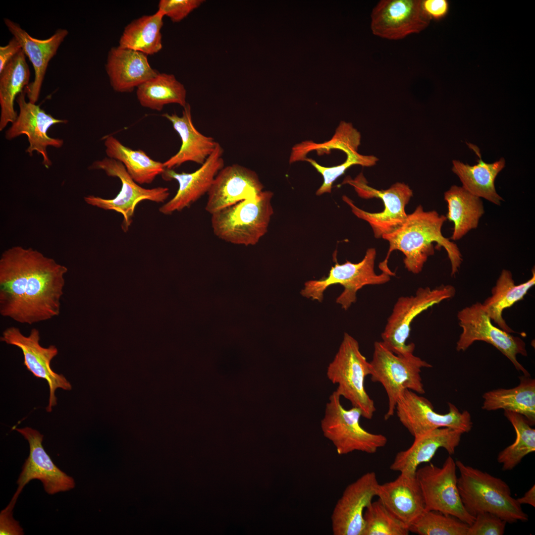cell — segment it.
<instances>
[{
    "label": "cell",
    "mask_w": 535,
    "mask_h": 535,
    "mask_svg": "<svg viewBox=\"0 0 535 535\" xmlns=\"http://www.w3.org/2000/svg\"><path fill=\"white\" fill-rule=\"evenodd\" d=\"M456 462L449 455L441 467L430 463L417 469L415 476L423 496L425 510L457 517L471 525L475 517L466 510L458 486Z\"/></svg>",
    "instance_id": "obj_13"
},
{
    "label": "cell",
    "mask_w": 535,
    "mask_h": 535,
    "mask_svg": "<svg viewBox=\"0 0 535 535\" xmlns=\"http://www.w3.org/2000/svg\"><path fill=\"white\" fill-rule=\"evenodd\" d=\"M463 433L460 430L441 428L415 437L409 448L396 454L390 469L415 475L418 466L429 462L438 449H445L449 455L454 454Z\"/></svg>",
    "instance_id": "obj_23"
},
{
    "label": "cell",
    "mask_w": 535,
    "mask_h": 535,
    "mask_svg": "<svg viewBox=\"0 0 535 535\" xmlns=\"http://www.w3.org/2000/svg\"><path fill=\"white\" fill-rule=\"evenodd\" d=\"M21 50L20 44L14 37L10 40L7 45L0 47V72Z\"/></svg>",
    "instance_id": "obj_43"
},
{
    "label": "cell",
    "mask_w": 535,
    "mask_h": 535,
    "mask_svg": "<svg viewBox=\"0 0 535 535\" xmlns=\"http://www.w3.org/2000/svg\"><path fill=\"white\" fill-rule=\"evenodd\" d=\"M363 535H408L405 524L394 516L378 499L372 501L364 513Z\"/></svg>",
    "instance_id": "obj_37"
},
{
    "label": "cell",
    "mask_w": 535,
    "mask_h": 535,
    "mask_svg": "<svg viewBox=\"0 0 535 535\" xmlns=\"http://www.w3.org/2000/svg\"><path fill=\"white\" fill-rule=\"evenodd\" d=\"M448 404L449 412L439 414L428 399L405 389L397 402L395 411L401 423L414 438L441 428L469 432L473 427L470 413L467 410L460 412L454 404Z\"/></svg>",
    "instance_id": "obj_14"
},
{
    "label": "cell",
    "mask_w": 535,
    "mask_h": 535,
    "mask_svg": "<svg viewBox=\"0 0 535 535\" xmlns=\"http://www.w3.org/2000/svg\"><path fill=\"white\" fill-rule=\"evenodd\" d=\"M256 173L239 164L223 167L215 177L208 192L205 210L212 214L253 197L263 191Z\"/></svg>",
    "instance_id": "obj_21"
},
{
    "label": "cell",
    "mask_w": 535,
    "mask_h": 535,
    "mask_svg": "<svg viewBox=\"0 0 535 535\" xmlns=\"http://www.w3.org/2000/svg\"><path fill=\"white\" fill-rule=\"evenodd\" d=\"M273 193L262 191L258 194L223 209L212 214L214 235L231 244L256 245L268 231L273 210Z\"/></svg>",
    "instance_id": "obj_4"
},
{
    "label": "cell",
    "mask_w": 535,
    "mask_h": 535,
    "mask_svg": "<svg viewBox=\"0 0 535 535\" xmlns=\"http://www.w3.org/2000/svg\"><path fill=\"white\" fill-rule=\"evenodd\" d=\"M535 284L534 268L532 269L531 278L518 285L515 284L511 272L506 269H502L491 289V295L482 303L491 321L503 330L510 333L514 332L503 318V312L522 300Z\"/></svg>",
    "instance_id": "obj_31"
},
{
    "label": "cell",
    "mask_w": 535,
    "mask_h": 535,
    "mask_svg": "<svg viewBox=\"0 0 535 535\" xmlns=\"http://www.w3.org/2000/svg\"><path fill=\"white\" fill-rule=\"evenodd\" d=\"M520 383L510 389H496L484 393L482 408L486 411L503 409L523 415L529 425L535 424V380L519 377Z\"/></svg>",
    "instance_id": "obj_28"
},
{
    "label": "cell",
    "mask_w": 535,
    "mask_h": 535,
    "mask_svg": "<svg viewBox=\"0 0 535 535\" xmlns=\"http://www.w3.org/2000/svg\"><path fill=\"white\" fill-rule=\"evenodd\" d=\"M164 16L158 10L153 14L133 20L125 27L118 46L147 55L158 53L162 48L161 29Z\"/></svg>",
    "instance_id": "obj_33"
},
{
    "label": "cell",
    "mask_w": 535,
    "mask_h": 535,
    "mask_svg": "<svg viewBox=\"0 0 535 535\" xmlns=\"http://www.w3.org/2000/svg\"><path fill=\"white\" fill-rule=\"evenodd\" d=\"M422 9L428 19L439 21L445 18L449 10L447 0H421Z\"/></svg>",
    "instance_id": "obj_41"
},
{
    "label": "cell",
    "mask_w": 535,
    "mask_h": 535,
    "mask_svg": "<svg viewBox=\"0 0 535 535\" xmlns=\"http://www.w3.org/2000/svg\"><path fill=\"white\" fill-rule=\"evenodd\" d=\"M340 398L335 390L330 394L321 421L324 436L333 443L337 453L342 455L358 451L374 454L385 446L386 437L363 428L360 424L361 410L355 407L346 410L341 404Z\"/></svg>",
    "instance_id": "obj_7"
},
{
    "label": "cell",
    "mask_w": 535,
    "mask_h": 535,
    "mask_svg": "<svg viewBox=\"0 0 535 535\" xmlns=\"http://www.w3.org/2000/svg\"><path fill=\"white\" fill-rule=\"evenodd\" d=\"M30 71L22 50L0 72V131L13 123L18 114L14 101L29 84Z\"/></svg>",
    "instance_id": "obj_29"
},
{
    "label": "cell",
    "mask_w": 535,
    "mask_h": 535,
    "mask_svg": "<svg viewBox=\"0 0 535 535\" xmlns=\"http://www.w3.org/2000/svg\"><path fill=\"white\" fill-rule=\"evenodd\" d=\"M370 374V364L360 350L358 341L345 332L326 371L328 379L337 384L335 390L361 410L362 417L370 420L376 410L374 403L365 388L366 377Z\"/></svg>",
    "instance_id": "obj_6"
},
{
    "label": "cell",
    "mask_w": 535,
    "mask_h": 535,
    "mask_svg": "<svg viewBox=\"0 0 535 535\" xmlns=\"http://www.w3.org/2000/svg\"><path fill=\"white\" fill-rule=\"evenodd\" d=\"M479 157L478 163L471 166L459 160H453L452 170L459 178L462 187L473 195L482 198L497 206H500L503 198L497 193L495 179L505 166V161L501 158L492 163L484 162L481 158L479 149L475 145L468 144Z\"/></svg>",
    "instance_id": "obj_27"
},
{
    "label": "cell",
    "mask_w": 535,
    "mask_h": 535,
    "mask_svg": "<svg viewBox=\"0 0 535 535\" xmlns=\"http://www.w3.org/2000/svg\"><path fill=\"white\" fill-rule=\"evenodd\" d=\"M203 0H160L158 10L173 22H179L199 7Z\"/></svg>",
    "instance_id": "obj_39"
},
{
    "label": "cell",
    "mask_w": 535,
    "mask_h": 535,
    "mask_svg": "<svg viewBox=\"0 0 535 535\" xmlns=\"http://www.w3.org/2000/svg\"><path fill=\"white\" fill-rule=\"evenodd\" d=\"M376 252L374 248L368 249L363 259L358 263L347 261L339 264L336 262L331 267L328 275L319 280H309L305 283L301 295L308 299L321 302L323 293L330 286L339 284L344 290L336 298V302L341 308L348 310L357 300V293L368 285H381L390 280V276L385 273L376 274L374 270Z\"/></svg>",
    "instance_id": "obj_9"
},
{
    "label": "cell",
    "mask_w": 535,
    "mask_h": 535,
    "mask_svg": "<svg viewBox=\"0 0 535 535\" xmlns=\"http://www.w3.org/2000/svg\"><path fill=\"white\" fill-rule=\"evenodd\" d=\"M504 414L514 427L516 437L513 443L499 453L497 460L502 465L503 471H510L535 451V429L520 414L505 410Z\"/></svg>",
    "instance_id": "obj_35"
},
{
    "label": "cell",
    "mask_w": 535,
    "mask_h": 535,
    "mask_svg": "<svg viewBox=\"0 0 535 535\" xmlns=\"http://www.w3.org/2000/svg\"><path fill=\"white\" fill-rule=\"evenodd\" d=\"M507 522L488 512L478 514L469 526L467 535H502Z\"/></svg>",
    "instance_id": "obj_38"
},
{
    "label": "cell",
    "mask_w": 535,
    "mask_h": 535,
    "mask_svg": "<svg viewBox=\"0 0 535 535\" xmlns=\"http://www.w3.org/2000/svg\"><path fill=\"white\" fill-rule=\"evenodd\" d=\"M89 169L102 170L108 176L117 177L120 180V191L113 199L89 195L84 199L88 205L121 214L123 217L121 227L125 232L133 221L135 209L139 203L145 200L163 203L169 196L167 187L147 189L141 187L131 178L122 163L108 157L94 161Z\"/></svg>",
    "instance_id": "obj_12"
},
{
    "label": "cell",
    "mask_w": 535,
    "mask_h": 535,
    "mask_svg": "<svg viewBox=\"0 0 535 535\" xmlns=\"http://www.w3.org/2000/svg\"><path fill=\"white\" fill-rule=\"evenodd\" d=\"M457 319L462 331L457 342V351H465L477 341L485 342L500 351L517 371L530 376L517 359L519 354L527 356L525 342L520 337L494 326L482 303L477 302L459 311Z\"/></svg>",
    "instance_id": "obj_11"
},
{
    "label": "cell",
    "mask_w": 535,
    "mask_h": 535,
    "mask_svg": "<svg viewBox=\"0 0 535 535\" xmlns=\"http://www.w3.org/2000/svg\"><path fill=\"white\" fill-rule=\"evenodd\" d=\"M104 145L107 157L122 163L138 184L151 183L164 170L163 162L153 160L142 150H134L123 145L113 136L105 138Z\"/></svg>",
    "instance_id": "obj_32"
},
{
    "label": "cell",
    "mask_w": 535,
    "mask_h": 535,
    "mask_svg": "<svg viewBox=\"0 0 535 535\" xmlns=\"http://www.w3.org/2000/svg\"><path fill=\"white\" fill-rule=\"evenodd\" d=\"M379 484L375 473L370 472L347 485L331 514L334 535H363L364 513L377 495Z\"/></svg>",
    "instance_id": "obj_19"
},
{
    "label": "cell",
    "mask_w": 535,
    "mask_h": 535,
    "mask_svg": "<svg viewBox=\"0 0 535 535\" xmlns=\"http://www.w3.org/2000/svg\"><path fill=\"white\" fill-rule=\"evenodd\" d=\"M455 293L453 286L441 285L433 289L420 287L414 295L399 297L381 333L382 342L397 355L407 357L414 354V343H406L412 321L428 308L454 297Z\"/></svg>",
    "instance_id": "obj_8"
},
{
    "label": "cell",
    "mask_w": 535,
    "mask_h": 535,
    "mask_svg": "<svg viewBox=\"0 0 535 535\" xmlns=\"http://www.w3.org/2000/svg\"><path fill=\"white\" fill-rule=\"evenodd\" d=\"M1 342L16 346L22 351L24 356L23 364L27 370L36 377L47 381L49 387V404L46 409L48 412L57 404L55 391L57 388L70 390V383L62 374L54 372L51 367L52 360L58 354L57 347L51 345L44 347L40 344V333L36 328H32L28 335H24L15 326L5 328L0 337Z\"/></svg>",
    "instance_id": "obj_15"
},
{
    "label": "cell",
    "mask_w": 535,
    "mask_h": 535,
    "mask_svg": "<svg viewBox=\"0 0 535 535\" xmlns=\"http://www.w3.org/2000/svg\"><path fill=\"white\" fill-rule=\"evenodd\" d=\"M455 462L459 472L457 486L461 500L470 515L475 517L488 512L510 524L528 520V515L512 496L505 482L461 461Z\"/></svg>",
    "instance_id": "obj_3"
},
{
    "label": "cell",
    "mask_w": 535,
    "mask_h": 535,
    "mask_svg": "<svg viewBox=\"0 0 535 535\" xmlns=\"http://www.w3.org/2000/svg\"><path fill=\"white\" fill-rule=\"evenodd\" d=\"M67 271L32 248L5 250L0 258V314L30 325L58 316Z\"/></svg>",
    "instance_id": "obj_1"
},
{
    "label": "cell",
    "mask_w": 535,
    "mask_h": 535,
    "mask_svg": "<svg viewBox=\"0 0 535 535\" xmlns=\"http://www.w3.org/2000/svg\"><path fill=\"white\" fill-rule=\"evenodd\" d=\"M3 20L8 31L18 41L34 68V80L25 87L24 91L28 101L36 104L40 97L49 63L56 54L68 31L65 29H58L50 37L41 40L32 37L19 24L7 18Z\"/></svg>",
    "instance_id": "obj_22"
},
{
    "label": "cell",
    "mask_w": 535,
    "mask_h": 535,
    "mask_svg": "<svg viewBox=\"0 0 535 535\" xmlns=\"http://www.w3.org/2000/svg\"><path fill=\"white\" fill-rule=\"evenodd\" d=\"M376 496L408 528L425 510L423 496L415 475L400 473L394 481L379 484Z\"/></svg>",
    "instance_id": "obj_26"
},
{
    "label": "cell",
    "mask_w": 535,
    "mask_h": 535,
    "mask_svg": "<svg viewBox=\"0 0 535 535\" xmlns=\"http://www.w3.org/2000/svg\"><path fill=\"white\" fill-rule=\"evenodd\" d=\"M13 508L6 507L0 514V535H23V530L13 517Z\"/></svg>",
    "instance_id": "obj_42"
},
{
    "label": "cell",
    "mask_w": 535,
    "mask_h": 535,
    "mask_svg": "<svg viewBox=\"0 0 535 535\" xmlns=\"http://www.w3.org/2000/svg\"><path fill=\"white\" fill-rule=\"evenodd\" d=\"M370 364L372 381L380 383L387 395L388 408L385 420L394 415L397 402L405 389L420 394L425 393L420 373L422 368L432 367L414 354L407 357L397 355L382 341L374 342Z\"/></svg>",
    "instance_id": "obj_5"
},
{
    "label": "cell",
    "mask_w": 535,
    "mask_h": 535,
    "mask_svg": "<svg viewBox=\"0 0 535 535\" xmlns=\"http://www.w3.org/2000/svg\"><path fill=\"white\" fill-rule=\"evenodd\" d=\"M447 203V219L452 221L454 227L450 239H461L470 231L477 228L480 218L484 213L481 198L466 190L462 186L453 185L444 193Z\"/></svg>",
    "instance_id": "obj_30"
},
{
    "label": "cell",
    "mask_w": 535,
    "mask_h": 535,
    "mask_svg": "<svg viewBox=\"0 0 535 535\" xmlns=\"http://www.w3.org/2000/svg\"><path fill=\"white\" fill-rule=\"evenodd\" d=\"M306 160L309 161L323 177V183L316 192L317 195H321L324 193H330L333 182L352 165H362L359 160L349 158H347L346 160L341 164L330 167L322 166L312 159H307Z\"/></svg>",
    "instance_id": "obj_40"
},
{
    "label": "cell",
    "mask_w": 535,
    "mask_h": 535,
    "mask_svg": "<svg viewBox=\"0 0 535 535\" xmlns=\"http://www.w3.org/2000/svg\"><path fill=\"white\" fill-rule=\"evenodd\" d=\"M521 504H529L535 507V485L534 484L522 497L517 499Z\"/></svg>",
    "instance_id": "obj_44"
},
{
    "label": "cell",
    "mask_w": 535,
    "mask_h": 535,
    "mask_svg": "<svg viewBox=\"0 0 535 535\" xmlns=\"http://www.w3.org/2000/svg\"><path fill=\"white\" fill-rule=\"evenodd\" d=\"M186 90L172 74L159 73L137 88L136 96L140 104L152 110L161 111L169 104H177L184 107Z\"/></svg>",
    "instance_id": "obj_34"
},
{
    "label": "cell",
    "mask_w": 535,
    "mask_h": 535,
    "mask_svg": "<svg viewBox=\"0 0 535 535\" xmlns=\"http://www.w3.org/2000/svg\"><path fill=\"white\" fill-rule=\"evenodd\" d=\"M162 116L171 123L181 141L179 151L163 162L164 168L173 169L188 161L203 164L218 143L213 137L204 135L196 128L192 121L190 105L187 103L183 107L181 116L167 113H163Z\"/></svg>",
    "instance_id": "obj_25"
},
{
    "label": "cell",
    "mask_w": 535,
    "mask_h": 535,
    "mask_svg": "<svg viewBox=\"0 0 535 535\" xmlns=\"http://www.w3.org/2000/svg\"><path fill=\"white\" fill-rule=\"evenodd\" d=\"M105 69L110 84L117 92H131L159 72L149 63L147 55L119 46L108 52Z\"/></svg>",
    "instance_id": "obj_24"
},
{
    "label": "cell",
    "mask_w": 535,
    "mask_h": 535,
    "mask_svg": "<svg viewBox=\"0 0 535 535\" xmlns=\"http://www.w3.org/2000/svg\"><path fill=\"white\" fill-rule=\"evenodd\" d=\"M343 183L353 186L358 195L364 199L380 198L384 205L380 212L370 213L356 207L346 196L342 197L358 218L367 221L371 226L374 237L382 238L398 228L405 222L408 214L405 207L413 196V191L404 183L396 182L386 190H379L368 185L362 173L354 179L347 178Z\"/></svg>",
    "instance_id": "obj_10"
},
{
    "label": "cell",
    "mask_w": 535,
    "mask_h": 535,
    "mask_svg": "<svg viewBox=\"0 0 535 535\" xmlns=\"http://www.w3.org/2000/svg\"><path fill=\"white\" fill-rule=\"evenodd\" d=\"M373 34L390 40H398L427 28L430 20L424 13L421 0H381L371 15Z\"/></svg>",
    "instance_id": "obj_18"
},
{
    "label": "cell",
    "mask_w": 535,
    "mask_h": 535,
    "mask_svg": "<svg viewBox=\"0 0 535 535\" xmlns=\"http://www.w3.org/2000/svg\"><path fill=\"white\" fill-rule=\"evenodd\" d=\"M469 526L453 516L425 510L409 530L419 535H467Z\"/></svg>",
    "instance_id": "obj_36"
},
{
    "label": "cell",
    "mask_w": 535,
    "mask_h": 535,
    "mask_svg": "<svg viewBox=\"0 0 535 535\" xmlns=\"http://www.w3.org/2000/svg\"><path fill=\"white\" fill-rule=\"evenodd\" d=\"M446 220V216L439 215L435 211L426 212L422 206H418L413 213L408 214L401 226L382 237L388 242L389 247L384 260L379 264L380 270L390 276L395 275L387 263L392 252L399 250L405 256L406 268L414 274L419 273L428 258L434 254L435 242L446 250L451 264V275L455 276L463 258L457 244L442 234V227Z\"/></svg>",
    "instance_id": "obj_2"
},
{
    "label": "cell",
    "mask_w": 535,
    "mask_h": 535,
    "mask_svg": "<svg viewBox=\"0 0 535 535\" xmlns=\"http://www.w3.org/2000/svg\"><path fill=\"white\" fill-rule=\"evenodd\" d=\"M15 429L27 440L30 452L17 480L18 487L10 505L14 506L23 487L32 480H40L45 491L50 495L69 491L75 487L74 479L59 469L45 451L42 445L43 434L28 427Z\"/></svg>",
    "instance_id": "obj_16"
},
{
    "label": "cell",
    "mask_w": 535,
    "mask_h": 535,
    "mask_svg": "<svg viewBox=\"0 0 535 535\" xmlns=\"http://www.w3.org/2000/svg\"><path fill=\"white\" fill-rule=\"evenodd\" d=\"M223 149L218 143L205 162L194 172L178 173L165 168L162 176L165 180H175L178 189L175 196L159 208L165 215L189 208L209 191L218 172L224 167Z\"/></svg>",
    "instance_id": "obj_20"
},
{
    "label": "cell",
    "mask_w": 535,
    "mask_h": 535,
    "mask_svg": "<svg viewBox=\"0 0 535 535\" xmlns=\"http://www.w3.org/2000/svg\"><path fill=\"white\" fill-rule=\"evenodd\" d=\"M26 95L24 90L16 99L19 111L16 120L5 131V138L11 140L20 135H26L29 146L26 153L30 156L34 151L41 155L43 158V164L49 168L52 165V162L48 156L47 148H60L64 141L61 139L49 136L48 131L54 124H65L68 121L56 119L47 113L39 106L27 102Z\"/></svg>",
    "instance_id": "obj_17"
}]
</instances>
